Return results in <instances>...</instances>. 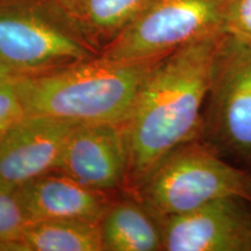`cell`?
<instances>
[{"mask_svg": "<svg viewBox=\"0 0 251 251\" xmlns=\"http://www.w3.org/2000/svg\"><path fill=\"white\" fill-rule=\"evenodd\" d=\"M100 54L149 0H33Z\"/></svg>", "mask_w": 251, "mask_h": 251, "instance_id": "11", "label": "cell"}, {"mask_svg": "<svg viewBox=\"0 0 251 251\" xmlns=\"http://www.w3.org/2000/svg\"><path fill=\"white\" fill-rule=\"evenodd\" d=\"M100 228L105 250H162L161 221L131 192L113 198Z\"/></svg>", "mask_w": 251, "mask_h": 251, "instance_id": "12", "label": "cell"}, {"mask_svg": "<svg viewBox=\"0 0 251 251\" xmlns=\"http://www.w3.org/2000/svg\"><path fill=\"white\" fill-rule=\"evenodd\" d=\"M206 103L202 129L208 133V144L250 159L251 46L225 34Z\"/></svg>", "mask_w": 251, "mask_h": 251, "instance_id": "6", "label": "cell"}, {"mask_svg": "<svg viewBox=\"0 0 251 251\" xmlns=\"http://www.w3.org/2000/svg\"><path fill=\"white\" fill-rule=\"evenodd\" d=\"M28 221L81 220L100 222L113 193L85 186L58 171L40 176L17 188Z\"/></svg>", "mask_w": 251, "mask_h": 251, "instance_id": "10", "label": "cell"}, {"mask_svg": "<svg viewBox=\"0 0 251 251\" xmlns=\"http://www.w3.org/2000/svg\"><path fill=\"white\" fill-rule=\"evenodd\" d=\"M225 30L235 40L251 46V0H231Z\"/></svg>", "mask_w": 251, "mask_h": 251, "instance_id": "16", "label": "cell"}, {"mask_svg": "<svg viewBox=\"0 0 251 251\" xmlns=\"http://www.w3.org/2000/svg\"><path fill=\"white\" fill-rule=\"evenodd\" d=\"M133 193L161 221L224 198L251 201V176L197 139L169 153Z\"/></svg>", "mask_w": 251, "mask_h": 251, "instance_id": "3", "label": "cell"}, {"mask_svg": "<svg viewBox=\"0 0 251 251\" xmlns=\"http://www.w3.org/2000/svg\"><path fill=\"white\" fill-rule=\"evenodd\" d=\"M100 222L42 220L29 222L17 251H103Z\"/></svg>", "mask_w": 251, "mask_h": 251, "instance_id": "13", "label": "cell"}, {"mask_svg": "<svg viewBox=\"0 0 251 251\" xmlns=\"http://www.w3.org/2000/svg\"><path fill=\"white\" fill-rule=\"evenodd\" d=\"M28 224L17 188L0 180V250L17 251Z\"/></svg>", "mask_w": 251, "mask_h": 251, "instance_id": "14", "label": "cell"}, {"mask_svg": "<svg viewBox=\"0 0 251 251\" xmlns=\"http://www.w3.org/2000/svg\"><path fill=\"white\" fill-rule=\"evenodd\" d=\"M225 34L180 47L151 68L121 126L127 155L124 192L133 193L169 153L201 133L202 109Z\"/></svg>", "mask_w": 251, "mask_h": 251, "instance_id": "1", "label": "cell"}, {"mask_svg": "<svg viewBox=\"0 0 251 251\" xmlns=\"http://www.w3.org/2000/svg\"><path fill=\"white\" fill-rule=\"evenodd\" d=\"M17 77L6 65L0 61V79H7V78Z\"/></svg>", "mask_w": 251, "mask_h": 251, "instance_id": "17", "label": "cell"}, {"mask_svg": "<svg viewBox=\"0 0 251 251\" xmlns=\"http://www.w3.org/2000/svg\"><path fill=\"white\" fill-rule=\"evenodd\" d=\"M230 2L149 0L99 56L113 62L152 61L193 41L226 33Z\"/></svg>", "mask_w": 251, "mask_h": 251, "instance_id": "4", "label": "cell"}, {"mask_svg": "<svg viewBox=\"0 0 251 251\" xmlns=\"http://www.w3.org/2000/svg\"><path fill=\"white\" fill-rule=\"evenodd\" d=\"M159 59L126 63L98 55L45 74L18 77V87L27 114L76 125L122 126Z\"/></svg>", "mask_w": 251, "mask_h": 251, "instance_id": "2", "label": "cell"}, {"mask_svg": "<svg viewBox=\"0 0 251 251\" xmlns=\"http://www.w3.org/2000/svg\"><path fill=\"white\" fill-rule=\"evenodd\" d=\"M76 124L27 114L0 136V180L20 187L55 170Z\"/></svg>", "mask_w": 251, "mask_h": 251, "instance_id": "9", "label": "cell"}, {"mask_svg": "<svg viewBox=\"0 0 251 251\" xmlns=\"http://www.w3.org/2000/svg\"><path fill=\"white\" fill-rule=\"evenodd\" d=\"M54 171L103 192L124 191L127 155L122 127L111 124L76 125Z\"/></svg>", "mask_w": 251, "mask_h": 251, "instance_id": "8", "label": "cell"}, {"mask_svg": "<svg viewBox=\"0 0 251 251\" xmlns=\"http://www.w3.org/2000/svg\"><path fill=\"white\" fill-rule=\"evenodd\" d=\"M26 115L18 77L0 79V136Z\"/></svg>", "mask_w": 251, "mask_h": 251, "instance_id": "15", "label": "cell"}, {"mask_svg": "<svg viewBox=\"0 0 251 251\" xmlns=\"http://www.w3.org/2000/svg\"><path fill=\"white\" fill-rule=\"evenodd\" d=\"M98 56L33 0H0V61L17 77Z\"/></svg>", "mask_w": 251, "mask_h": 251, "instance_id": "5", "label": "cell"}, {"mask_svg": "<svg viewBox=\"0 0 251 251\" xmlns=\"http://www.w3.org/2000/svg\"><path fill=\"white\" fill-rule=\"evenodd\" d=\"M162 250L251 251V201L224 198L161 220Z\"/></svg>", "mask_w": 251, "mask_h": 251, "instance_id": "7", "label": "cell"}]
</instances>
